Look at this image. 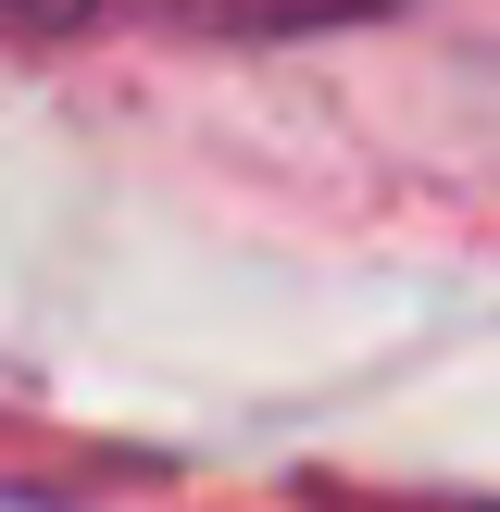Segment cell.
<instances>
[{
  "label": "cell",
  "instance_id": "cell-1",
  "mask_svg": "<svg viewBox=\"0 0 500 512\" xmlns=\"http://www.w3.org/2000/svg\"><path fill=\"white\" fill-rule=\"evenodd\" d=\"M163 25H200V38H313V25H363L388 0H150Z\"/></svg>",
  "mask_w": 500,
  "mask_h": 512
},
{
  "label": "cell",
  "instance_id": "cell-2",
  "mask_svg": "<svg viewBox=\"0 0 500 512\" xmlns=\"http://www.w3.org/2000/svg\"><path fill=\"white\" fill-rule=\"evenodd\" d=\"M75 25H100V0H0V38H25V50L75 38Z\"/></svg>",
  "mask_w": 500,
  "mask_h": 512
}]
</instances>
